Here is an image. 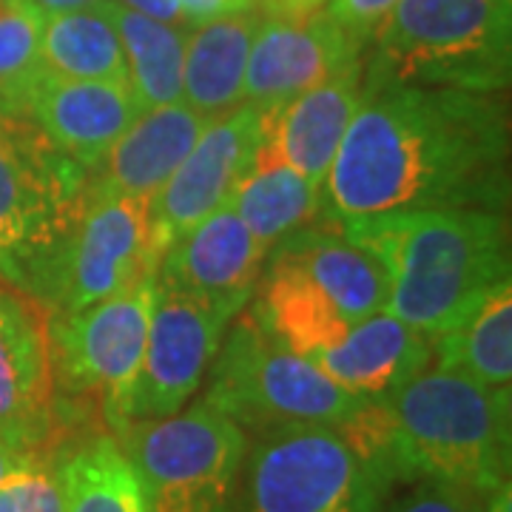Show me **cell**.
Instances as JSON below:
<instances>
[{
    "label": "cell",
    "instance_id": "6da1fadb",
    "mask_svg": "<svg viewBox=\"0 0 512 512\" xmlns=\"http://www.w3.org/2000/svg\"><path fill=\"white\" fill-rule=\"evenodd\" d=\"M510 211L507 92L365 94L322 180L319 220L399 211Z\"/></svg>",
    "mask_w": 512,
    "mask_h": 512
},
{
    "label": "cell",
    "instance_id": "7a4b0ae2",
    "mask_svg": "<svg viewBox=\"0 0 512 512\" xmlns=\"http://www.w3.org/2000/svg\"><path fill=\"white\" fill-rule=\"evenodd\" d=\"M390 276L384 311L430 342L510 282V220L476 208H430L339 222Z\"/></svg>",
    "mask_w": 512,
    "mask_h": 512
},
{
    "label": "cell",
    "instance_id": "3957f363",
    "mask_svg": "<svg viewBox=\"0 0 512 512\" xmlns=\"http://www.w3.org/2000/svg\"><path fill=\"white\" fill-rule=\"evenodd\" d=\"M89 180L26 109L18 80L0 83V279L43 311L55 308Z\"/></svg>",
    "mask_w": 512,
    "mask_h": 512
},
{
    "label": "cell",
    "instance_id": "277c9868",
    "mask_svg": "<svg viewBox=\"0 0 512 512\" xmlns=\"http://www.w3.org/2000/svg\"><path fill=\"white\" fill-rule=\"evenodd\" d=\"M379 404L393 487L433 478L490 495L510 484V387L433 367Z\"/></svg>",
    "mask_w": 512,
    "mask_h": 512
},
{
    "label": "cell",
    "instance_id": "5b68a950",
    "mask_svg": "<svg viewBox=\"0 0 512 512\" xmlns=\"http://www.w3.org/2000/svg\"><path fill=\"white\" fill-rule=\"evenodd\" d=\"M512 0H399L365 52L362 97L384 89L507 92Z\"/></svg>",
    "mask_w": 512,
    "mask_h": 512
},
{
    "label": "cell",
    "instance_id": "8992f818",
    "mask_svg": "<svg viewBox=\"0 0 512 512\" xmlns=\"http://www.w3.org/2000/svg\"><path fill=\"white\" fill-rule=\"evenodd\" d=\"M202 402L234 421L248 439L291 427H339L365 404L285 348L251 311L237 313L225 330Z\"/></svg>",
    "mask_w": 512,
    "mask_h": 512
},
{
    "label": "cell",
    "instance_id": "52a82bcc",
    "mask_svg": "<svg viewBox=\"0 0 512 512\" xmlns=\"http://www.w3.org/2000/svg\"><path fill=\"white\" fill-rule=\"evenodd\" d=\"M390 484L336 427L248 439L222 512H384Z\"/></svg>",
    "mask_w": 512,
    "mask_h": 512
},
{
    "label": "cell",
    "instance_id": "ba28073f",
    "mask_svg": "<svg viewBox=\"0 0 512 512\" xmlns=\"http://www.w3.org/2000/svg\"><path fill=\"white\" fill-rule=\"evenodd\" d=\"M154 291L157 271H148L131 288L86 311L52 316L49 353L55 410H63L57 421L66 439V416L77 404H97L109 436H117L126 427L128 396L146 350Z\"/></svg>",
    "mask_w": 512,
    "mask_h": 512
},
{
    "label": "cell",
    "instance_id": "9c48e42d",
    "mask_svg": "<svg viewBox=\"0 0 512 512\" xmlns=\"http://www.w3.org/2000/svg\"><path fill=\"white\" fill-rule=\"evenodd\" d=\"M114 439L148 512H222L248 450V436L202 399L165 419L128 421Z\"/></svg>",
    "mask_w": 512,
    "mask_h": 512
},
{
    "label": "cell",
    "instance_id": "30bf717a",
    "mask_svg": "<svg viewBox=\"0 0 512 512\" xmlns=\"http://www.w3.org/2000/svg\"><path fill=\"white\" fill-rule=\"evenodd\" d=\"M237 313L242 311L225 302L157 279L146 350L128 396L126 419H165L183 410L205 382Z\"/></svg>",
    "mask_w": 512,
    "mask_h": 512
},
{
    "label": "cell",
    "instance_id": "8fae6325",
    "mask_svg": "<svg viewBox=\"0 0 512 512\" xmlns=\"http://www.w3.org/2000/svg\"><path fill=\"white\" fill-rule=\"evenodd\" d=\"M148 205L89 180L52 313L86 311L160 268V256L151 248Z\"/></svg>",
    "mask_w": 512,
    "mask_h": 512
},
{
    "label": "cell",
    "instance_id": "7c38bea8",
    "mask_svg": "<svg viewBox=\"0 0 512 512\" xmlns=\"http://www.w3.org/2000/svg\"><path fill=\"white\" fill-rule=\"evenodd\" d=\"M259 143L262 114L254 106H239L208 120L194 148L148 205L154 254L163 259L174 239L228 205L234 188L254 163Z\"/></svg>",
    "mask_w": 512,
    "mask_h": 512
},
{
    "label": "cell",
    "instance_id": "4fadbf2b",
    "mask_svg": "<svg viewBox=\"0 0 512 512\" xmlns=\"http://www.w3.org/2000/svg\"><path fill=\"white\" fill-rule=\"evenodd\" d=\"M365 52L325 9L265 15L245 66V106L271 114L333 72L365 60Z\"/></svg>",
    "mask_w": 512,
    "mask_h": 512
},
{
    "label": "cell",
    "instance_id": "5bb4252c",
    "mask_svg": "<svg viewBox=\"0 0 512 512\" xmlns=\"http://www.w3.org/2000/svg\"><path fill=\"white\" fill-rule=\"evenodd\" d=\"M0 439L23 450H55L63 441L46 311L6 285H0Z\"/></svg>",
    "mask_w": 512,
    "mask_h": 512
},
{
    "label": "cell",
    "instance_id": "9a60e30c",
    "mask_svg": "<svg viewBox=\"0 0 512 512\" xmlns=\"http://www.w3.org/2000/svg\"><path fill=\"white\" fill-rule=\"evenodd\" d=\"M20 97L40 128L86 171H94L143 114L134 89L111 80H72L43 66L18 80Z\"/></svg>",
    "mask_w": 512,
    "mask_h": 512
},
{
    "label": "cell",
    "instance_id": "2e32d148",
    "mask_svg": "<svg viewBox=\"0 0 512 512\" xmlns=\"http://www.w3.org/2000/svg\"><path fill=\"white\" fill-rule=\"evenodd\" d=\"M365 60L333 72L288 106L262 114V143L256 154L291 165L305 180L322 185L353 114L362 103Z\"/></svg>",
    "mask_w": 512,
    "mask_h": 512
},
{
    "label": "cell",
    "instance_id": "e0dca14e",
    "mask_svg": "<svg viewBox=\"0 0 512 512\" xmlns=\"http://www.w3.org/2000/svg\"><path fill=\"white\" fill-rule=\"evenodd\" d=\"M265 256L251 228L222 205L165 248L157 279L242 311L254 299Z\"/></svg>",
    "mask_w": 512,
    "mask_h": 512
},
{
    "label": "cell",
    "instance_id": "ac0fdd59",
    "mask_svg": "<svg viewBox=\"0 0 512 512\" xmlns=\"http://www.w3.org/2000/svg\"><path fill=\"white\" fill-rule=\"evenodd\" d=\"M265 259L285 262L311 279L350 325L387 308L390 276L382 262L353 245L333 222L316 220L293 231L279 239Z\"/></svg>",
    "mask_w": 512,
    "mask_h": 512
},
{
    "label": "cell",
    "instance_id": "d6986e66",
    "mask_svg": "<svg viewBox=\"0 0 512 512\" xmlns=\"http://www.w3.org/2000/svg\"><path fill=\"white\" fill-rule=\"evenodd\" d=\"M433 362V342L387 311L350 325L348 336L316 356L330 382L362 402H384Z\"/></svg>",
    "mask_w": 512,
    "mask_h": 512
},
{
    "label": "cell",
    "instance_id": "ffe728a7",
    "mask_svg": "<svg viewBox=\"0 0 512 512\" xmlns=\"http://www.w3.org/2000/svg\"><path fill=\"white\" fill-rule=\"evenodd\" d=\"M205 126L208 120L183 103L143 111L94 168L92 180L117 194L151 202Z\"/></svg>",
    "mask_w": 512,
    "mask_h": 512
},
{
    "label": "cell",
    "instance_id": "44dd1931",
    "mask_svg": "<svg viewBox=\"0 0 512 512\" xmlns=\"http://www.w3.org/2000/svg\"><path fill=\"white\" fill-rule=\"evenodd\" d=\"M262 9H239L197 26L185 37V106L205 120H217L245 103V66L262 26Z\"/></svg>",
    "mask_w": 512,
    "mask_h": 512
},
{
    "label": "cell",
    "instance_id": "7402d4cb",
    "mask_svg": "<svg viewBox=\"0 0 512 512\" xmlns=\"http://www.w3.org/2000/svg\"><path fill=\"white\" fill-rule=\"evenodd\" d=\"M251 313L296 356L313 362L348 336L350 322L296 268L265 259Z\"/></svg>",
    "mask_w": 512,
    "mask_h": 512
},
{
    "label": "cell",
    "instance_id": "603a6c76",
    "mask_svg": "<svg viewBox=\"0 0 512 512\" xmlns=\"http://www.w3.org/2000/svg\"><path fill=\"white\" fill-rule=\"evenodd\" d=\"M63 512H148L131 461L109 433H83L55 447Z\"/></svg>",
    "mask_w": 512,
    "mask_h": 512
},
{
    "label": "cell",
    "instance_id": "cb8c5ba5",
    "mask_svg": "<svg viewBox=\"0 0 512 512\" xmlns=\"http://www.w3.org/2000/svg\"><path fill=\"white\" fill-rule=\"evenodd\" d=\"M319 200L322 185L305 180L291 165L256 154L228 208L251 228L259 245L271 251L279 239L319 220Z\"/></svg>",
    "mask_w": 512,
    "mask_h": 512
},
{
    "label": "cell",
    "instance_id": "d4e9b609",
    "mask_svg": "<svg viewBox=\"0 0 512 512\" xmlns=\"http://www.w3.org/2000/svg\"><path fill=\"white\" fill-rule=\"evenodd\" d=\"M433 359L441 370H456L487 387L512 382V285L498 288L433 339Z\"/></svg>",
    "mask_w": 512,
    "mask_h": 512
},
{
    "label": "cell",
    "instance_id": "484cf974",
    "mask_svg": "<svg viewBox=\"0 0 512 512\" xmlns=\"http://www.w3.org/2000/svg\"><path fill=\"white\" fill-rule=\"evenodd\" d=\"M40 66L72 80L128 83V66L109 0L43 20Z\"/></svg>",
    "mask_w": 512,
    "mask_h": 512
},
{
    "label": "cell",
    "instance_id": "4316f807",
    "mask_svg": "<svg viewBox=\"0 0 512 512\" xmlns=\"http://www.w3.org/2000/svg\"><path fill=\"white\" fill-rule=\"evenodd\" d=\"M109 15L126 52L128 86L134 89L143 111L180 103L185 29L146 18L117 0H109Z\"/></svg>",
    "mask_w": 512,
    "mask_h": 512
},
{
    "label": "cell",
    "instance_id": "83f0119b",
    "mask_svg": "<svg viewBox=\"0 0 512 512\" xmlns=\"http://www.w3.org/2000/svg\"><path fill=\"white\" fill-rule=\"evenodd\" d=\"M0 512H63L55 450H40L0 481Z\"/></svg>",
    "mask_w": 512,
    "mask_h": 512
},
{
    "label": "cell",
    "instance_id": "f1b7e54d",
    "mask_svg": "<svg viewBox=\"0 0 512 512\" xmlns=\"http://www.w3.org/2000/svg\"><path fill=\"white\" fill-rule=\"evenodd\" d=\"M43 20L0 0V83H12L40 69Z\"/></svg>",
    "mask_w": 512,
    "mask_h": 512
},
{
    "label": "cell",
    "instance_id": "f546056e",
    "mask_svg": "<svg viewBox=\"0 0 512 512\" xmlns=\"http://www.w3.org/2000/svg\"><path fill=\"white\" fill-rule=\"evenodd\" d=\"M384 512H487V495L447 481L421 478L384 504Z\"/></svg>",
    "mask_w": 512,
    "mask_h": 512
},
{
    "label": "cell",
    "instance_id": "4dcf8cb0",
    "mask_svg": "<svg viewBox=\"0 0 512 512\" xmlns=\"http://www.w3.org/2000/svg\"><path fill=\"white\" fill-rule=\"evenodd\" d=\"M396 3H399V0H330L325 15H328L345 35H350L356 43H362L367 49L370 37L376 32V26L387 18V12H390Z\"/></svg>",
    "mask_w": 512,
    "mask_h": 512
},
{
    "label": "cell",
    "instance_id": "1f68e13d",
    "mask_svg": "<svg viewBox=\"0 0 512 512\" xmlns=\"http://www.w3.org/2000/svg\"><path fill=\"white\" fill-rule=\"evenodd\" d=\"M188 26H202L239 9H259L256 0H177Z\"/></svg>",
    "mask_w": 512,
    "mask_h": 512
},
{
    "label": "cell",
    "instance_id": "d6a6232c",
    "mask_svg": "<svg viewBox=\"0 0 512 512\" xmlns=\"http://www.w3.org/2000/svg\"><path fill=\"white\" fill-rule=\"evenodd\" d=\"M117 3H123L128 9H134V12H140V15H146L151 20H160V23H168V26H177V29H185L188 23H185L183 9H180V3L177 0H117Z\"/></svg>",
    "mask_w": 512,
    "mask_h": 512
},
{
    "label": "cell",
    "instance_id": "836d02e7",
    "mask_svg": "<svg viewBox=\"0 0 512 512\" xmlns=\"http://www.w3.org/2000/svg\"><path fill=\"white\" fill-rule=\"evenodd\" d=\"M3 3H12V6H18L23 12L35 15L37 20H49L55 18V15H63V12L94 6L100 0H3Z\"/></svg>",
    "mask_w": 512,
    "mask_h": 512
},
{
    "label": "cell",
    "instance_id": "e575fe53",
    "mask_svg": "<svg viewBox=\"0 0 512 512\" xmlns=\"http://www.w3.org/2000/svg\"><path fill=\"white\" fill-rule=\"evenodd\" d=\"M35 453H40V450H23L18 444H12V441L0 439V481L6 476H12L20 464L29 461Z\"/></svg>",
    "mask_w": 512,
    "mask_h": 512
},
{
    "label": "cell",
    "instance_id": "d590c367",
    "mask_svg": "<svg viewBox=\"0 0 512 512\" xmlns=\"http://www.w3.org/2000/svg\"><path fill=\"white\" fill-rule=\"evenodd\" d=\"M510 484L507 487H501V490H495V493L487 495V512H512L510 510Z\"/></svg>",
    "mask_w": 512,
    "mask_h": 512
},
{
    "label": "cell",
    "instance_id": "8d00e7d4",
    "mask_svg": "<svg viewBox=\"0 0 512 512\" xmlns=\"http://www.w3.org/2000/svg\"><path fill=\"white\" fill-rule=\"evenodd\" d=\"M325 0H285L279 12H311V9H322Z\"/></svg>",
    "mask_w": 512,
    "mask_h": 512
},
{
    "label": "cell",
    "instance_id": "74e56055",
    "mask_svg": "<svg viewBox=\"0 0 512 512\" xmlns=\"http://www.w3.org/2000/svg\"><path fill=\"white\" fill-rule=\"evenodd\" d=\"M282 3H285V0H256V6H259L265 15H274V12H279V9H282Z\"/></svg>",
    "mask_w": 512,
    "mask_h": 512
}]
</instances>
